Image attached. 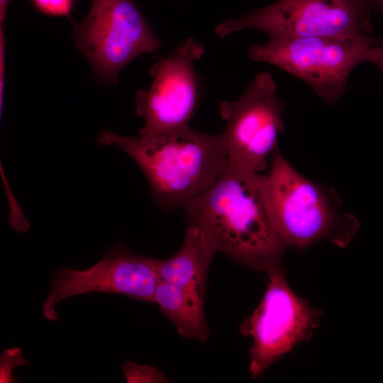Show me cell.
<instances>
[{"label":"cell","instance_id":"6da1fadb","mask_svg":"<svg viewBox=\"0 0 383 383\" xmlns=\"http://www.w3.org/2000/svg\"><path fill=\"white\" fill-rule=\"evenodd\" d=\"M262 174L229 162L219 178L183 209L189 223L201 228L217 252L267 272L282 267L287 248L267 214Z\"/></svg>","mask_w":383,"mask_h":383},{"label":"cell","instance_id":"7a4b0ae2","mask_svg":"<svg viewBox=\"0 0 383 383\" xmlns=\"http://www.w3.org/2000/svg\"><path fill=\"white\" fill-rule=\"evenodd\" d=\"M97 140L129 155L144 174L155 201L168 210L184 208L202 194L229 162L222 133H201L189 125L155 135L103 131Z\"/></svg>","mask_w":383,"mask_h":383},{"label":"cell","instance_id":"3957f363","mask_svg":"<svg viewBox=\"0 0 383 383\" xmlns=\"http://www.w3.org/2000/svg\"><path fill=\"white\" fill-rule=\"evenodd\" d=\"M267 174H262L261 192L272 225L287 248L302 250L328 240L345 248L355 236L360 223L343 211L336 192L299 172L278 150Z\"/></svg>","mask_w":383,"mask_h":383},{"label":"cell","instance_id":"277c9868","mask_svg":"<svg viewBox=\"0 0 383 383\" xmlns=\"http://www.w3.org/2000/svg\"><path fill=\"white\" fill-rule=\"evenodd\" d=\"M369 35L270 38L248 50L250 59L277 67L306 83L328 105L345 94L352 71L367 62Z\"/></svg>","mask_w":383,"mask_h":383},{"label":"cell","instance_id":"5b68a950","mask_svg":"<svg viewBox=\"0 0 383 383\" xmlns=\"http://www.w3.org/2000/svg\"><path fill=\"white\" fill-rule=\"evenodd\" d=\"M72 39L95 78L106 85L117 83L118 74L137 57L162 45L133 0H92L85 18L74 24Z\"/></svg>","mask_w":383,"mask_h":383},{"label":"cell","instance_id":"8992f818","mask_svg":"<svg viewBox=\"0 0 383 383\" xmlns=\"http://www.w3.org/2000/svg\"><path fill=\"white\" fill-rule=\"evenodd\" d=\"M372 3V0H279L226 21L215 31L221 38L247 28L260 30L270 38L369 35Z\"/></svg>","mask_w":383,"mask_h":383},{"label":"cell","instance_id":"52a82bcc","mask_svg":"<svg viewBox=\"0 0 383 383\" xmlns=\"http://www.w3.org/2000/svg\"><path fill=\"white\" fill-rule=\"evenodd\" d=\"M286 108L277 94L275 81L265 71L254 77L240 98L221 102L220 115L226 121L222 135L228 161L257 173L265 171L279 150Z\"/></svg>","mask_w":383,"mask_h":383},{"label":"cell","instance_id":"ba28073f","mask_svg":"<svg viewBox=\"0 0 383 383\" xmlns=\"http://www.w3.org/2000/svg\"><path fill=\"white\" fill-rule=\"evenodd\" d=\"M267 273L269 283L262 299L240 326L241 333L253 340L249 367L252 379L296 345L310 340L322 313L292 292L283 267Z\"/></svg>","mask_w":383,"mask_h":383},{"label":"cell","instance_id":"9c48e42d","mask_svg":"<svg viewBox=\"0 0 383 383\" xmlns=\"http://www.w3.org/2000/svg\"><path fill=\"white\" fill-rule=\"evenodd\" d=\"M204 52L201 43L189 38L154 63L150 87L135 96V112L144 122L139 134L159 135L189 125L199 99L194 62Z\"/></svg>","mask_w":383,"mask_h":383},{"label":"cell","instance_id":"30bf717a","mask_svg":"<svg viewBox=\"0 0 383 383\" xmlns=\"http://www.w3.org/2000/svg\"><path fill=\"white\" fill-rule=\"evenodd\" d=\"M158 260L118 243L87 270L64 267L51 275V289L42 308L43 315L49 321H57L60 316L55 309L61 301L90 292L116 294L153 302L160 280Z\"/></svg>","mask_w":383,"mask_h":383},{"label":"cell","instance_id":"8fae6325","mask_svg":"<svg viewBox=\"0 0 383 383\" xmlns=\"http://www.w3.org/2000/svg\"><path fill=\"white\" fill-rule=\"evenodd\" d=\"M216 252L207 234L196 225L189 223L178 251L166 260H158L160 278L204 303L206 276Z\"/></svg>","mask_w":383,"mask_h":383},{"label":"cell","instance_id":"7c38bea8","mask_svg":"<svg viewBox=\"0 0 383 383\" xmlns=\"http://www.w3.org/2000/svg\"><path fill=\"white\" fill-rule=\"evenodd\" d=\"M153 302L174 323L181 336L200 342L209 339L210 331L205 319L204 303L161 279L155 289Z\"/></svg>","mask_w":383,"mask_h":383},{"label":"cell","instance_id":"4fadbf2b","mask_svg":"<svg viewBox=\"0 0 383 383\" xmlns=\"http://www.w3.org/2000/svg\"><path fill=\"white\" fill-rule=\"evenodd\" d=\"M123 372L128 382H167L162 372L156 367L143 366L128 362L123 366Z\"/></svg>","mask_w":383,"mask_h":383},{"label":"cell","instance_id":"5bb4252c","mask_svg":"<svg viewBox=\"0 0 383 383\" xmlns=\"http://www.w3.org/2000/svg\"><path fill=\"white\" fill-rule=\"evenodd\" d=\"M32 2L44 14L69 18L73 6V0H32Z\"/></svg>","mask_w":383,"mask_h":383},{"label":"cell","instance_id":"9a60e30c","mask_svg":"<svg viewBox=\"0 0 383 383\" xmlns=\"http://www.w3.org/2000/svg\"><path fill=\"white\" fill-rule=\"evenodd\" d=\"M367 62L374 64L383 76V40L374 43L369 49Z\"/></svg>","mask_w":383,"mask_h":383},{"label":"cell","instance_id":"2e32d148","mask_svg":"<svg viewBox=\"0 0 383 383\" xmlns=\"http://www.w3.org/2000/svg\"><path fill=\"white\" fill-rule=\"evenodd\" d=\"M0 31V99L2 100V91L4 89V55H5V39L2 27Z\"/></svg>","mask_w":383,"mask_h":383},{"label":"cell","instance_id":"e0dca14e","mask_svg":"<svg viewBox=\"0 0 383 383\" xmlns=\"http://www.w3.org/2000/svg\"><path fill=\"white\" fill-rule=\"evenodd\" d=\"M372 3H374L383 13V0H372Z\"/></svg>","mask_w":383,"mask_h":383}]
</instances>
